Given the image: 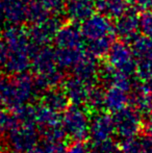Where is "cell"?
Instances as JSON below:
<instances>
[{
	"instance_id": "cell-22",
	"label": "cell",
	"mask_w": 152,
	"mask_h": 153,
	"mask_svg": "<svg viewBox=\"0 0 152 153\" xmlns=\"http://www.w3.org/2000/svg\"><path fill=\"white\" fill-rule=\"evenodd\" d=\"M50 16L53 15H51V13L39 0L27 3V22L30 24L41 22Z\"/></svg>"
},
{
	"instance_id": "cell-33",
	"label": "cell",
	"mask_w": 152,
	"mask_h": 153,
	"mask_svg": "<svg viewBox=\"0 0 152 153\" xmlns=\"http://www.w3.org/2000/svg\"><path fill=\"white\" fill-rule=\"evenodd\" d=\"M26 3H30V2H33V1H37V0H24Z\"/></svg>"
},
{
	"instance_id": "cell-3",
	"label": "cell",
	"mask_w": 152,
	"mask_h": 153,
	"mask_svg": "<svg viewBox=\"0 0 152 153\" xmlns=\"http://www.w3.org/2000/svg\"><path fill=\"white\" fill-rule=\"evenodd\" d=\"M0 90L6 106L16 109L27 104L38 92V87L35 78L24 72L0 79Z\"/></svg>"
},
{
	"instance_id": "cell-21",
	"label": "cell",
	"mask_w": 152,
	"mask_h": 153,
	"mask_svg": "<svg viewBox=\"0 0 152 153\" xmlns=\"http://www.w3.org/2000/svg\"><path fill=\"white\" fill-rule=\"evenodd\" d=\"M115 36H104L97 40L87 41L85 43V48L89 54L96 59H101L108 55L112 45L114 44Z\"/></svg>"
},
{
	"instance_id": "cell-13",
	"label": "cell",
	"mask_w": 152,
	"mask_h": 153,
	"mask_svg": "<svg viewBox=\"0 0 152 153\" xmlns=\"http://www.w3.org/2000/svg\"><path fill=\"white\" fill-rule=\"evenodd\" d=\"M115 132V125L113 116L108 114L99 115L90 124L89 137L93 143L101 142L110 139V135Z\"/></svg>"
},
{
	"instance_id": "cell-34",
	"label": "cell",
	"mask_w": 152,
	"mask_h": 153,
	"mask_svg": "<svg viewBox=\"0 0 152 153\" xmlns=\"http://www.w3.org/2000/svg\"><path fill=\"white\" fill-rule=\"evenodd\" d=\"M5 153H20L18 151H16V150H14V151H8V152H5Z\"/></svg>"
},
{
	"instance_id": "cell-16",
	"label": "cell",
	"mask_w": 152,
	"mask_h": 153,
	"mask_svg": "<svg viewBox=\"0 0 152 153\" xmlns=\"http://www.w3.org/2000/svg\"><path fill=\"white\" fill-rule=\"evenodd\" d=\"M127 93V90L116 85H110V88L104 91V107L113 113L122 109L129 102Z\"/></svg>"
},
{
	"instance_id": "cell-25",
	"label": "cell",
	"mask_w": 152,
	"mask_h": 153,
	"mask_svg": "<svg viewBox=\"0 0 152 153\" xmlns=\"http://www.w3.org/2000/svg\"><path fill=\"white\" fill-rule=\"evenodd\" d=\"M120 148L122 153H141V139L136 137L122 139Z\"/></svg>"
},
{
	"instance_id": "cell-28",
	"label": "cell",
	"mask_w": 152,
	"mask_h": 153,
	"mask_svg": "<svg viewBox=\"0 0 152 153\" xmlns=\"http://www.w3.org/2000/svg\"><path fill=\"white\" fill-rule=\"evenodd\" d=\"M65 153H87V148L82 141H75L69 148L66 149Z\"/></svg>"
},
{
	"instance_id": "cell-32",
	"label": "cell",
	"mask_w": 152,
	"mask_h": 153,
	"mask_svg": "<svg viewBox=\"0 0 152 153\" xmlns=\"http://www.w3.org/2000/svg\"><path fill=\"white\" fill-rule=\"evenodd\" d=\"M3 3L4 0H0V19H2V15H3Z\"/></svg>"
},
{
	"instance_id": "cell-29",
	"label": "cell",
	"mask_w": 152,
	"mask_h": 153,
	"mask_svg": "<svg viewBox=\"0 0 152 153\" xmlns=\"http://www.w3.org/2000/svg\"><path fill=\"white\" fill-rule=\"evenodd\" d=\"M141 153H152V134L141 139Z\"/></svg>"
},
{
	"instance_id": "cell-12",
	"label": "cell",
	"mask_w": 152,
	"mask_h": 153,
	"mask_svg": "<svg viewBox=\"0 0 152 153\" xmlns=\"http://www.w3.org/2000/svg\"><path fill=\"white\" fill-rule=\"evenodd\" d=\"M94 0H68L65 4L64 14L67 19L74 23H81L95 14Z\"/></svg>"
},
{
	"instance_id": "cell-18",
	"label": "cell",
	"mask_w": 152,
	"mask_h": 153,
	"mask_svg": "<svg viewBox=\"0 0 152 153\" xmlns=\"http://www.w3.org/2000/svg\"><path fill=\"white\" fill-rule=\"evenodd\" d=\"M87 54L85 48H56L55 55L59 66L63 70H71Z\"/></svg>"
},
{
	"instance_id": "cell-4",
	"label": "cell",
	"mask_w": 152,
	"mask_h": 153,
	"mask_svg": "<svg viewBox=\"0 0 152 153\" xmlns=\"http://www.w3.org/2000/svg\"><path fill=\"white\" fill-rule=\"evenodd\" d=\"M62 125L66 132L74 141H83L89 137L90 125L87 123V115L78 105L73 104L68 106L62 116Z\"/></svg>"
},
{
	"instance_id": "cell-8",
	"label": "cell",
	"mask_w": 152,
	"mask_h": 153,
	"mask_svg": "<svg viewBox=\"0 0 152 153\" xmlns=\"http://www.w3.org/2000/svg\"><path fill=\"white\" fill-rule=\"evenodd\" d=\"M106 57L108 64H110L117 71L128 76L136 69L133 51L130 50L129 47L124 43L114 42Z\"/></svg>"
},
{
	"instance_id": "cell-2",
	"label": "cell",
	"mask_w": 152,
	"mask_h": 153,
	"mask_svg": "<svg viewBox=\"0 0 152 153\" xmlns=\"http://www.w3.org/2000/svg\"><path fill=\"white\" fill-rule=\"evenodd\" d=\"M30 69L35 74L38 90L54 88L63 79V69L59 66L55 49L49 46L35 48Z\"/></svg>"
},
{
	"instance_id": "cell-31",
	"label": "cell",
	"mask_w": 152,
	"mask_h": 153,
	"mask_svg": "<svg viewBox=\"0 0 152 153\" xmlns=\"http://www.w3.org/2000/svg\"><path fill=\"white\" fill-rule=\"evenodd\" d=\"M5 105V102H4V97H3V94H2L1 90H0V111L2 109V107Z\"/></svg>"
},
{
	"instance_id": "cell-11",
	"label": "cell",
	"mask_w": 152,
	"mask_h": 153,
	"mask_svg": "<svg viewBox=\"0 0 152 153\" xmlns=\"http://www.w3.org/2000/svg\"><path fill=\"white\" fill-rule=\"evenodd\" d=\"M56 48H82L85 39L81 33L80 26L74 22L64 23L55 34L53 41Z\"/></svg>"
},
{
	"instance_id": "cell-17",
	"label": "cell",
	"mask_w": 152,
	"mask_h": 153,
	"mask_svg": "<svg viewBox=\"0 0 152 153\" xmlns=\"http://www.w3.org/2000/svg\"><path fill=\"white\" fill-rule=\"evenodd\" d=\"M96 59H97L96 57L92 56L87 52V54L72 69L73 75L87 81H90V82H94L95 78L99 75L100 69Z\"/></svg>"
},
{
	"instance_id": "cell-6",
	"label": "cell",
	"mask_w": 152,
	"mask_h": 153,
	"mask_svg": "<svg viewBox=\"0 0 152 153\" xmlns=\"http://www.w3.org/2000/svg\"><path fill=\"white\" fill-rule=\"evenodd\" d=\"M112 19L95 13L91 17L80 23V30L85 39V42L97 40L104 36H116L115 25L112 23Z\"/></svg>"
},
{
	"instance_id": "cell-1",
	"label": "cell",
	"mask_w": 152,
	"mask_h": 153,
	"mask_svg": "<svg viewBox=\"0 0 152 153\" xmlns=\"http://www.w3.org/2000/svg\"><path fill=\"white\" fill-rule=\"evenodd\" d=\"M1 41L5 48V70L10 74L26 72L31 66L36 48L29 39L28 29L22 25H10L2 32Z\"/></svg>"
},
{
	"instance_id": "cell-24",
	"label": "cell",
	"mask_w": 152,
	"mask_h": 153,
	"mask_svg": "<svg viewBox=\"0 0 152 153\" xmlns=\"http://www.w3.org/2000/svg\"><path fill=\"white\" fill-rule=\"evenodd\" d=\"M92 153H122L120 145H117L110 139L93 143L91 147Z\"/></svg>"
},
{
	"instance_id": "cell-10",
	"label": "cell",
	"mask_w": 152,
	"mask_h": 153,
	"mask_svg": "<svg viewBox=\"0 0 152 153\" xmlns=\"http://www.w3.org/2000/svg\"><path fill=\"white\" fill-rule=\"evenodd\" d=\"M10 145L18 152H29L37 146L38 133L35 126L19 125L8 133Z\"/></svg>"
},
{
	"instance_id": "cell-14",
	"label": "cell",
	"mask_w": 152,
	"mask_h": 153,
	"mask_svg": "<svg viewBox=\"0 0 152 153\" xmlns=\"http://www.w3.org/2000/svg\"><path fill=\"white\" fill-rule=\"evenodd\" d=\"M2 19L17 26L27 22V3L24 0H4Z\"/></svg>"
},
{
	"instance_id": "cell-9",
	"label": "cell",
	"mask_w": 152,
	"mask_h": 153,
	"mask_svg": "<svg viewBox=\"0 0 152 153\" xmlns=\"http://www.w3.org/2000/svg\"><path fill=\"white\" fill-rule=\"evenodd\" d=\"M94 82H90L77 76H72L64 82V91L73 104H87L94 91Z\"/></svg>"
},
{
	"instance_id": "cell-19",
	"label": "cell",
	"mask_w": 152,
	"mask_h": 153,
	"mask_svg": "<svg viewBox=\"0 0 152 153\" xmlns=\"http://www.w3.org/2000/svg\"><path fill=\"white\" fill-rule=\"evenodd\" d=\"M68 99L65 91L55 89V88H50L44 91V95L42 97L43 105L53 109L55 111H65L68 107Z\"/></svg>"
},
{
	"instance_id": "cell-27",
	"label": "cell",
	"mask_w": 152,
	"mask_h": 153,
	"mask_svg": "<svg viewBox=\"0 0 152 153\" xmlns=\"http://www.w3.org/2000/svg\"><path fill=\"white\" fill-rule=\"evenodd\" d=\"M141 27H142L143 31L147 34L148 36L152 38V16L150 15H146L142 18L141 20Z\"/></svg>"
},
{
	"instance_id": "cell-26",
	"label": "cell",
	"mask_w": 152,
	"mask_h": 153,
	"mask_svg": "<svg viewBox=\"0 0 152 153\" xmlns=\"http://www.w3.org/2000/svg\"><path fill=\"white\" fill-rule=\"evenodd\" d=\"M43 5L51 13V15H59L61 12H64L66 0H39Z\"/></svg>"
},
{
	"instance_id": "cell-7",
	"label": "cell",
	"mask_w": 152,
	"mask_h": 153,
	"mask_svg": "<svg viewBox=\"0 0 152 153\" xmlns=\"http://www.w3.org/2000/svg\"><path fill=\"white\" fill-rule=\"evenodd\" d=\"M115 132L122 139L136 137L142 126L141 114L133 107H123L113 116Z\"/></svg>"
},
{
	"instance_id": "cell-5",
	"label": "cell",
	"mask_w": 152,
	"mask_h": 153,
	"mask_svg": "<svg viewBox=\"0 0 152 153\" xmlns=\"http://www.w3.org/2000/svg\"><path fill=\"white\" fill-rule=\"evenodd\" d=\"M63 24L59 15H53L41 22L30 24L28 34L33 45L36 48L49 46L54 41L55 34Z\"/></svg>"
},
{
	"instance_id": "cell-20",
	"label": "cell",
	"mask_w": 152,
	"mask_h": 153,
	"mask_svg": "<svg viewBox=\"0 0 152 153\" xmlns=\"http://www.w3.org/2000/svg\"><path fill=\"white\" fill-rule=\"evenodd\" d=\"M96 10L110 19H117L127 10L126 0H95Z\"/></svg>"
},
{
	"instance_id": "cell-15",
	"label": "cell",
	"mask_w": 152,
	"mask_h": 153,
	"mask_svg": "<svg viewBox=\"0 0 152 153\" xmlns=\"http://www.w3.org/2000/svg\"><path fill=\"white\" fill-rule=\"evenodd\" d=\"M139 21L140 20L136 13L126 10L124 14H122L119 18L116 19V23L114 24L116 34L123 40L131 39L132 36H134L136 29L140 25Z\"/></svg>"
},
{
	"instance_id": "cell-30",
	"label": "cell",
	"mask_w": 152,
	"mask_h": 153,
	"mask_svg": "<svg viewBox=\"0 0 152 153\" xmlns=\"http://www.w3.org/2000/svg\"><path fill=\"white\" fill-rule=\"evenodd\" d=\"M4 62H5V48L2 41L0 40V69L4 67Z\"/></svg>"
},
{
	"instance_id": "cell-23",
	"label": "cell",
	"mask_w": 152,
	"mask_h": 153,
	"mask_svg": "<svg viewBox=\"0 0 152 153\" xmlns=\"http://www.w3.org/2000/svg\"><path fill=\"white\" fill-rule=\"evenodd\" d=\"M20 125L18 118L15 113L0 111V134L10 133L13 129Z\"/></svg>"
}]
</instances>
